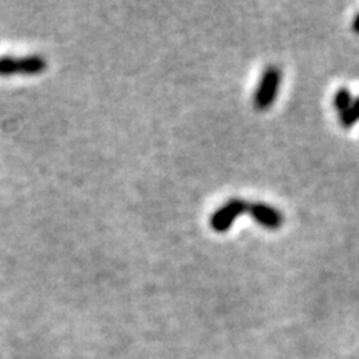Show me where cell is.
<instances>
[{
	"mask_svg": "<svg viewBox=\"0 0 359 359\" xmlns=\"http://www.w3.org/2000/svg\"><path fill=\"white\" fill-rule=\"evenodd\" d=\"M281 77H283V74H281L280 67L269 65L264 69L262 80H259L258 88H257V92H255V97H253L255 109L259 111H264L273 105V102L276 100L278 88H280V85H281Z\"/></svg>",
	"mask_w": 359,
	"mask_h": 359,
	"instance_id": "cell-1",
	"label": "cell"
},
{
	"mask_svg": "<svg viewBox=\"0 0 359 359\" xmlns=\"http://www.w3.org/2000/svg\"><path fill=\"white\" fill-rule=\"evenodd\" d=\"M47 69V60L40 55L29 57H2L0 58V75H37Z\"/></svg>",
	"mask_w": 359,
	"mask_h": 359,
	"instance_id": "cell-2",
	"label": "cell"
},
{
	"mask_svg": "<svg viewBox=\"0 0 359 359\" xmlns=\"http://www.w3.org/2000/svg\"><path fill=\"white\" fill-rule=\"evenodd\" d=\"M248 210V203L241 198H231L228 203L219 206L210 218V226L213 231L224 233L231 228V224L235 223V219L241 215L246 213Z\"/></svg>",
	"mask_w": 359,
	"mask_h": 359,
	"instance_id": "cell-3",
	"label": "cell"
},
{
	"mask_svg": "<svg viewBox=\"0 0 359 359\" xmlns=\"http://www.w3.org/2000/svg\"><path fill=\"white\" fill-rule=\"evenodd\" d=\"M246 213H250V217L257 222L259 226L264 228V230H280L285 223V217L280 210L273 208L271 205L259 203V201H255V203L248 205V210Z\"/></svg>",
	"mask_w": 359,
	"mask_h": 359,
	"instance_id": "cell-4",
	"label": "cell"
},
{
	"mask_svg": "<svg viewBox=\"0 0 359 359\" xmlns=\"http://www.w3.org/2000/svg\"><path fill=\"white\" fill-rule=\"evenodd\" d=\"M359 122V98L353 100L351 107L339 114V123L343 128H351L354 123Z\"/></svg>",
	"mask_w": 359,
	"mask_h": 359,
	"instance_id": "cell-5",
	"label": "cell"
},
{
	"mask_svg": "<svg viewBox=\"0 0 359 359\" xmlns=\"http://www.w3.org/2000/svg\"><path fill=\"white\" fill-rule=\"evenodd\" d=\"M334 109L339 111V114H343L344 110L349 109L353 103V97H351V92H349L348 88H339L338 92H336L334 95Z\"/></svg>",
	"mask_w": 359,
	"mask_h": 359,
	"instance_id": "cell-6",
	"label": "cell"
},
{
	"mask_svg": "<svg viewBox=\"0 0 359 359\" xmlns=\"http://www.w3.org/2000/svg\"><path fill=\"white\" fill-rule=\"evenodd\" d=\"M353 32L359 35V13H356V17L353 20Z\"/></svg>",
	"mask_w": 359,
	"mask_h": 359,
	"instance_id": "cell-7",
	"label": "cell"
}]
</instances>
